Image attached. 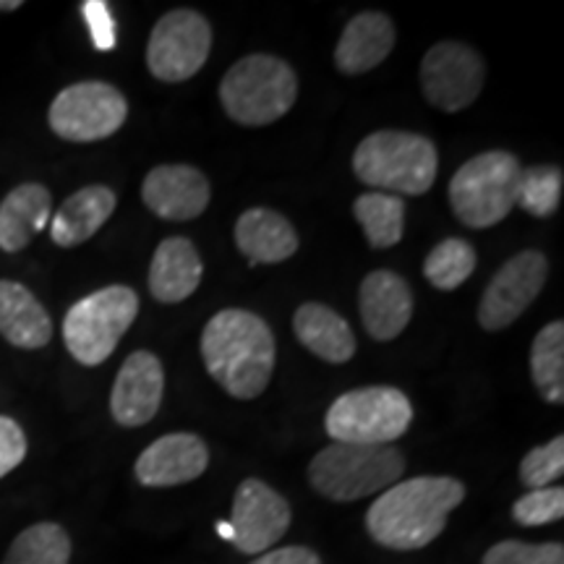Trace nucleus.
I'll use <instances>...</instances> for the list:
<instances>
[{"label":"nucleus","mask_w":564,"mask_h":564,"mask_svg":"<svg viewBox=\"0 0 564 564\" xmlns=\"http://www.w3.org/2000/svg\"><path fill=\"white\" fill-rule=\"evenodd\" d=\"M165 371L150 350H137L126 358L110 392V415L118 426L137 429L150 423L162 405Z\"/></svg>","instance_id":"4468645a"},{"label":"nucleus","mask_w":564,"mask_h":564,"mask_svg":"<svg viewBox=\"0 0 564 564\" xmlns=\"http://www.w3.org/2000/svg\"><path fill=\"white\" fill-rule=\"evenodd\" d=\"M0 335L21 350L45 348L53 337L51 314L21 282L0 280Z\"/></svg>","instance_id":"412c9836"},{"label":"nucleus","mask_w":564,"mask_h":564,"mask_svg":"<svg viewBox=\"0 0 564 564\" xmlns=\"http://www.w3.org/2000/svg\"><path fill=\"white\" fill-rule=\"evenodd\" d=\"M352 215L361 225L371 249H392L403 241L405 232V202L400 196L366 192L352 202Z\"/></svg>","instance_id":"393cba45"},{"label":"nucleus","mask_w":564,"mask_h":564,"mask_svg":"<svg viewBox=\"0 0 564 564\" xmlns=\"http://www.w3.org/2000/svg\"><path fill=\"white\" fill-rule=\"evenodd\" d=\"M70 539L58 523H37L21 531L3 564H68Z\"/></svg>","instance_id":"bb28decb"},{"label":"nucleus","mask_w":564,"mask_h":564,"mask_svg":"<svg viewBox=\"0 0 564 564\" xmlns=\"http://www.w3.org/2000/svg\"><path fill=\"white\" fill-rule=\"evenodd\" d=\"M236 246L251 264H280L299 251V232L280 212L253 207L236 220Z\"/></svg>","instance_id":"6ab92c4d"},{"label":"nucleus","mask_w":564,"mask_h":564,"mask_svg":"<svg viewBox=\"0 0 564 564\" xmlns=\"http://www.w3.org/2000/svg\"><path fill=\"white\" fill-rule=\"evenodd\" d=\"M53 196L42 183H21L0 202V249L19 253L51 220Z\"/></svg>","instance_id":"b1692460"},{"label":"nucleus","mask_w":564,"mask_h":564,"mask_svg":"<svg viewBox=\"0 0 564 564\" xmlns=\"http://www.w3.org/2000/svg\"><path fill=\"white\" fill-rule=\"evenodd\" d=\"M251 564H322L319 554L306 546H282L272 552L259 554Z\"/></svg>","instance_id":"72a5a7b5"},{"label":"nucleus","mask_w":564,"mask_h":564,"mask_svg":"<svg viewBox=\"0 0 564 564\" xmlns=\"http://www.w3.org/2000/svg\"><path fill=\"white\" fill-rule=\"evenodd\" d=\"M141 199L160 220L188 223L209 207L212 186L192 165H158L141 183Z\"/></svg>","instance_id":"2eb2a0df"},{"label":"nucleus","mask_w":564,"mask_h":564,"mask_svg":"<svg viewBox=\"0 0 564 564\" xmlns=\"http://www.w3.org/2000/svg\"><path fill=\"white\" fill-rule=\"evenodd\" d=\"M564 474V436H554L552 442L533 447L520 463V481L528 489H549Z\"/></svg>","instance_id":"c756f323"},{"label":"nucleus","mask_w":564,"mask_h":564,"mask_svg":"<svg viewBox=\"0 0 564 564\" xmlns=\"http://www.w3.org/2000/svg\"><path fill=\"white\" fill-rule=\"evenodd\" d=\"M523 165L512 152L491 150L470 158L449 181L447 196L457 220L474 230L494 228L518 204Z\"/></svg>","instance_id":"423d86ee"},{"label":"nucleus","mask_w":564,"mask_h":564,"mask_svg":"<svg viewBox=\"0 0 564 564\" xmlns=\"http://www.w3.org/2000/svg\"><path fill=\"white\" fill-rule=\"evenodd\" d=\"M212 53V26L199 11L175 9L158 19L147 42V66L165 84L188 82Z\"/></svg>","instance_id":"9d476101"},{"label":"nucleus","mask_w":564,"mask_h":564,"mask_svg":"<svg viewBox=\"0 0 564 564\" xmlns=\"http://www.w3.org/2000/svg\"><path fill=\"white\" fill-rule=\"evenodd\" d=\"M204 264L188 238H165L150 264V293L160 303H181L199 288Z\"/></svg>","instance_id":"aec40b11"},{"label":"nucleus","mask_w":564,"mask_h":564,"mask_svg":"<svg viewBox=\"0 0 564 564\" xmlns=\"http://www.w3.org/2000/svg\"><path fill=\"white\" fill-rule=\"evenodd\" d=\"M562 183V171L556 165L523 167L518 183V204L528 215L546 220L560 209Z\"/></svg>","instance_id":"c85d7f7f"},{"label":"nucleus","mask_w":564,"mask_h":564,"mask_svg":"<svg viewBox=\"0 0 564 564\" xmlns=\"http://www.w3.org/2000/svg\"><path fill=\"white\" fill-rule=\"evenodd\" d=\"M465 499L463 481L449 476H419L398 481L366 512V531L379 546L415 552L440 539L449 512Z\"/></svg>","instance_id":"f03ea898"},{"label":"nucleus","mask_w":564,"mask_h":564,"mask_svg":"<svg viewBox=\"0 0 564 564\" xmlns=\"http://www.w3.org/2000/svg\"><path fill=\"white\" fill-rule=\"evenodd\" d=\"M202 358L209 377L230 398L253 400L272 382L278 343L262 316L246 308H223L204 327Z\"/></svg>","instance_id":"f257e3e1"},{"label":"nucleus","mask_w":564,"mask_h":564,"mask_svg":"<svg viewBox=\"0 0 564 564\" xmlns=\"http://www.w3.org/2000/svg\"><path fill=\"white\" fill-rule=\"evenodd\" d=\"M358 308H361L366 333L373 340L390 343L403 335L413 319L411 285L390 270L366 274L358 291Z\"/></svg>","instance_id":"f3484780"},{"label":"nucleus","mask_w":564,"mask_h":564,"mask_svg":"<svg viewBox=\"0 0 564 564\" xmlns=\"http://www.w3.org/2000/svg\"><path fill=\"white\" fill-rule=\"evenodd\" d=\"M126 118H129V102L123 91L108 82L70 84L58 91L47 110V123L55 137L76 144L112 137L126 123Z\"/></svg>","instance_id":"1a4fd4ad"},{"label":"nucleus","mask_w":564,"mask_h":564,"mask_svg":"<svg viewBox=\"0 0 564 564\" xmlns=\"http://www.w3.org/2000/svg\"><path fill=\"white\" fill-rule=\"evenodd\" d=\"M413 423V405L398 387H361L329 405L324 429L337 444H392Z\"/></svg>","instance_id":"6e6552de"},{"label":"nucleus","mask_w":564,"mask_h":564,"mask_svg":"<svg viewBox=\"0 0 564 564\" xmlns=\"http://www.w3.org/2000/svg\"><path fill=\"white\" fill-rule=\"evenodd\" d=\"M116 207L118 199L116 194H112V188L102 186V183L84 186L76 194H70L68 199L61 204V209L55 212L51 223V238L58 246H63V249L82 246L110 220Z\"/></svg>","instance_id":"5701e85b"},{"label":"nucleus","mask_w":564,"mask_h":564,"mask_svg":"<svg viewBox=\"0 0 564 564\" xmlns=\"http://www.w3.org/2000/svg\"><path fill=\"white\" fill-rule=\"evenodd\" d=\"M549 278L546 253L528 249L514 253L510 262L499 267L478 303V324L486 333L507 329L528 312V306L539 299Z\"/></svg>","instance_id":"9b49d317"},{"label":"nucleus","mask_w":564,"mask_h":564,"mask_svg":"<svg viewBox=\"0 0 564 564\" xmlns=\"http://www.w3.org/2000/svg\"><path fill=\"white\" fill-rule=\"evenodd\" d=\"M21 0H0V11H19Z\"/></svg>","instance_id":"c9c22d12"},{"label":"nucleus","mask_w":564,"mask_h":564,"mask_svg":"<svg viewBox=\"0 0 564 564\" xmlns=\"http://www.w3.org/2000/svg\"><path fill=\"white\" fill-rule=\"evenodd\" d=\"M405 474V455L392 444H337L319 449L308 465V481L333 502H356L387 491Z\"/></svg>","instance_id":"39448f33"},{"label":"nucleus","mask_w":564,"mask_h":564,"mask_svg":"<svg viewBox=\"0 0 564 564\" xmlns=\"http://www.w3.org/2000/svg\"><path fill=\"white\" fill-rule=\"evenodd\" d=\"M299 100V76L278 55L253 53L232 63L220 82V102L241 126H270Z\"/></svg>","instance_id":"20e7f679"},{"label":"nucleus","mask_w":564,"mask_h":564,"mask_svg":"<svg viewBox=\"0 0 564 564\" xmlns=\"http://www.w3.org/2000/svg\"><path fill=\"white\" fill-rule=\"evenodd\" d=\"M476 272V249L463 238H444L429 251L423 262V278H426L436 291H457L470 274Z\"/></svg>","instance_id":"cd10ccee"},{"label":"nucleus","mask_w":564,"mask_h":564,"mask_svg":"<svg viewBox=\"0 0 564 564\" xmlns=\"http://www.w3.org/2000/svg\"><path fill=\"white\" fill-rule=\"evenodd\" d=\"M481 564H564V546L502 541L484 554Z\"/></svg>","instance_id":"2f4dec72"},{"label":"nucleus","mask_w":564,"mask_h":564,"mask_svg":"<svg viewBox=\"0 0 564 564\" xmlns=\"http://www.w3.org/2000/svg\"><path fill=\"white\" fill-rule=\"evenodd\" d=\"M209 465V449L204 440L188 432H175L160 436L133 465V476L141 486L165 489L196 481Z\"/></svg>","instance_id":"dca6fc26"},{"label":"nucleus","mask_w":564,"mask_h":564,"mask_svg":"<svg viewBox=\"0 0 564 564\" xmlns=\"http://www.w3.org/2000/svg\"><path fill=\"white\" fill-rule=\"evenodd\" d=\"M394 47V24L387 13L364 11L352 17L335 47V66L340 74L358 76L387 61Z\"/></svg>","instance_id":"a211bd4d"},{"label":"nucleus","mask_w":564,"mask_h":564,"mask_svg":"<svg viewBox=\"0 0 564 564\" xmlns=\"http://www.w3.org/2000/svg\"><path fill=\"white\" fill-rule=\"evenodd\" d=\"M293 333L306 350L327 364H348L358 350L350 324L324 303H303L293 316Z\"/></svg>","instance_id":"4be33fe9"},{"label":"nucleus","mask_w":564,"mask_h":564,"mask_svg":"<svg viewBox=\"0 0 564 564\" xmlns=\"http://www.w3.org/2000/svg\"><path fill=\"white\" fill-rule=\"evenodd\" d=\"M84 11H87L91 30H95L97 47L108 51V47L112 45V24H110L108 13H105V6L102 3H87V6H84Z\"/></svg>","instance_id":"f704fd0d"},{"label":"nucleus","mask_w":564,"mask_h":564,"mask_svg":"<svg viewBox=\"0 0 564 564\" xmlns=\"http://www.w3.org/2000/svg\"><path fill=\"white\" fill-rule=\"evenodd\" d=\"M139 316V295L129 285H108L76 301L63 319V343L82 366H100Z\"/></svg>","instance_id":"0eeeda50"},{"label":"nucleus","mask_w":564,"mask_h":564,"mask_svg":"<svg viewBox=\"0 0 564 564\" xmlns=\"http://www.w3.org/2000/svg\"><path fill=\"white\" fill-rule=\"evenodd\" d=\"M230 544L243 554H264L291 528V505L272 486L246 478L236 489L230 512Z\"/></svg>","instance_id":"ddd939ff"},{"label":"nucleus","mask_w":564,"mask_h":564,"mask_svg":"<svg viewBox=\"0 0 564 564\" xmlns=\"http://www.w3.org/2000/svg\"><path fill=\"white\" fill-rule=\"evenodd\" d=\"M531 379L546 403H564V322H552L531 345Z\"/></svg>","instance_id":"a878e982"},{"label":"nucleus","mask_w":564,"mask_h":564,"mask_svg":"<svg viewBox=\"0 0 564 564\" xmlns=\"http://www.w3.org/2000/svg\"><path fill=\"white\" fill-rule=\"evenodd\" d=\"M514 523L535 528L549 525L564 518V489L562 486H549V489H533L512 505Z\"/></svg>","instance_id":"7c9ffc66"},{"label":"nucleus","mask_w":564,"mask_h":564,"mask_svg":"<svg viewBox=\"0 0 564 564\" xmlns=\"http://www.w3.org/2000/svg\"><path fill=\"white\" fill-rule=\"evenodd\" d=\"M440 154L434 141L413 131H373L352 152V173L373 192L421 196L434 186Z\"/></svg>","instance_id":"7ed1b4c3"},{"label":"nucleus","mask_w":564,"mask_h":564,"mask_svg":"<svg viewBox=\"0 0 564 564\" xmlns=\"http://www.w3.org/2000/svg\"><path fill=\"white\" fill-rule=\"evenodd\" d=\"M26 457V436L24 429L9 415H0V478L9 476L13 468H19Z\"/></svg>","instance_id":"473e14b6"},{"label":"nucleus","mask_w":564,"mask_h":564,"mask_svg":"<svg viewBox=\"0 0 564 564\" xmlns=\"http://www.w3.org/2000/svg\"><path fill=\"white\" fill-rule=\"evenodd\" d=\"M423 97L444 112H460L478 100L486 66L474 47L463 42H440L421 61Z\"/></svg>","instance_id":"f8f14e48"}]
</instances>
